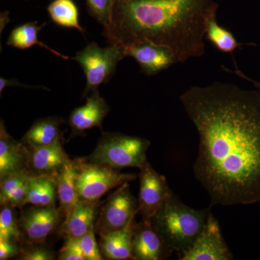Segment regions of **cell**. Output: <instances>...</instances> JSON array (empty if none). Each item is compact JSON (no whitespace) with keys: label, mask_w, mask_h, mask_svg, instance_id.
<instances>
[{"label":"cell","mask_w":260,"mask_h":260,"mask_svg":"<svg viewBox=\"0 0 260 260\" xmlns=\"http://www.w3.org/2000/svg\"><path fill=\"white\" fill-rule=\"evenodd\" d=\"M234 255L224 240L220 225L209 211L199 237L179 260H232Z\"/></svg>","instance_id":"obj_9"},{"label":"cell","mask_w":260,"mask_h":260,"mask_svg":"<svg viewBox=\"0 0 260 260\" xmlns=\"http://www.w3.org/2000/svg\"><path fill=\"white\" fill-rule=\"evenodd\" d=\"M139 213L142 220H150L172 194L167 179L159 174L148 161L140 169Z\"/></svg>","instance_id":"obj_10"},{"label":"cell","mask_w":260,"mask_h":260,"mask_svg":"<svg viewBox=\"0 0 260 260\" xmlns=\"http://www.w3.org/2000/svg\"><path fill=\"white\" fill-rule=\"evenodd\" d=\"M205 37L217 49L225 53H232L243 45L237 42L232 32L219 25L216 18L212 19L208 23Z\"/></svg>","instance_id":"obj_24"},{"label":"cell","mask_w":260,"mask_h":260,"mask_svg":"<svg viewBox=\"0 0 260 260\" xmlns=\"http://www.w3.org/2000/svg\"><path fill=\"white\" fill-rule=\"evenodd\" d=\"M64 215L56 206H34L24 208L18 218L23 244L45 243L47 238L58 230Z\"/></svg>","instance_id":"obj_8"},{"label":"cell","mask_w":260,"mask_h":260,"mask_svg":"<svg viewBox=\"0 0 260 260\" xmlns=\"http://www.w3.org/2000/svg\"><path fill=\"white\" fill-rule=\"evenodd\" d=\"M63 139L47 146H26L27 168L31 176H56L69 158L63 148Z\"/></svg>","instance_id":"obj_14"},{"label":"cell","mask_w":260,"mask_h":260,"mask_svg":"<svg viewBox=\"0 0 260 260\" xmlns=\"http://www.w3.org/2000/svg\"><path fill=\"white\" fill-rule=\"evenodd\" d=\"M47 11L52 21L58 25L85 32L80 25L79 12L73 0H54L48 6Z\"/></svg>","instance_id":"obj_23"},{"label":"cell","mask_w":260,"mask_h":260,"mask_svg":"<svg viewBox=\"0 0 260 260\" xmlns=\"http://www.w3.org/2000/svg\"><path fill=\"white\" fill-rule=\"evenodd\" d=\"M179 100L199 137L195 179L215 205L260 203V95L232 83L191 87Z\"/></svg>","instance_id":"obj_1"},{"label":"cell","mask_w":260,"mask_h":260,"mask_svg":"<svg viewBox=\"0 0 260 260\" xmlns=\"http://www.w3.org/2000/svg\"><path fill=\"white\" fill-rule=\"evenodd\" d=\"M99 237V245L104 259H133L132 225L123 230L109 233Z\"/></svg>","instance_id":"obj_19"},{"label":"cell","mask_w":260,"mask_h":260,"mask_svg":"<svg viewBox=\"0 0 260 260\" xmlns=\"http://www.w3.org/2000/svg\"><path fill=\"white\" fill-rule=\"evenodd\" d=\"M15 208L9 205H1L0 212V240L23 243L18 218Z\"/></svg>","instance_id":"obj_25"},{"label":"cell","mask_w":260,"mask_h":260,"mask_svg":"<svg viewBox=\"0 0 260 260\" xmlns=\"http://www.w3.org/2000/svg\"><path fill=\"white\" fill-rule=\"evenodd\" d=\"M77 164L75 159H68L56 175L59 209L64 218L80 202L76 186Z\"/></svg>","instance_id":"obj_18"},{"label":"cell","mask_w":260,"mask_h":260,"mask_svg":"<svg viewBox=\"0 0 260 260\" xmlns=\"http://www.w3.org/2000/svg\"><path fill=\"white\" fill-rule=\"evenodd\" d=\"M95 234V230L93 229L81 237H76L85 260L104 259L101 254L99 245L97 244Z\"/></svg>","instance_id":"obj_28"},{"label":"cell","mask_w":260,"mask_h":260,"mask_svg":"<svg viewBox=\"0 0 260 260\" xmlns=\"http://www.w3.org/2000/svg\"><path fill=\"white\" fill-rule=\"evenodd\" d=\"M5 20H9V13L8 12H4L1 13V32L3 30V28H4L7 23H5Z\"/></svg>","instance_id":"obj_33"},{"label":"cell","mask_w":260,"mask_h":260,"mask_svg":"<svg viewBox=\"0 0 260 260\" xmlns=\"http://www.w3.org/2000/svg\"><path fill=\"white\" fill-rule=\"evenodd\" d=\"M23 247V243L0 240V260L18 257Z\"/></svg>","instance_id":"obj_30"},{"label":"cell","mask_w":260,"mask_h":260,"mask_svg":"<svg viewBox=\"0 0 260 260\" xmlns=\"http://www.w3.org/2000/svg\"><path fill=\"white\" fill-rule=\"evenodd\" d=\"M23 87L25 88H42L46 89L49 90V89L44 88L43 86H30V85H25V84L20 83L17 79H5L4 78H0V93H3L4 89L8 88V87Z\"/></svg>","instance_id":"obj_31"},{"label":"cell","mask_w":260,"mask_h":260,"mask_svg":"<svg viewBox=\"0 0 260 260\" xmlns=\"http://www.w3.org/2000/svg\"><path fill=\"white\" fill-rule=\"evenodd\" d=\"M17 259L20 260H54L55 254L50 248L41 244H23L22 251Z\"/></svg>","instance_id":"obj_27"},{"label":"cell","mask_w":260,"mask_h":260,"mask_svg":"<svg viewBox=\"0 0 260 260\" xmlns=\"http://www.w3.org/2000/svg\"><path fill=\"white\" fill-rule=\"evenodd\" d=\"M102 203H89L80 200L64 218L58 232L66 237H80L94 229L98 210Z\"/></svg>","instance_id":"obj_16"},{"label":"cell","mask_w":260,"mask_h":260,"mask_svg":"<svg viewBox=\"0 0 260 260\" xmlns=\"http://www.w3.org/2000/svg\"><path fill=\"white\" fill-rule=\"evenodd\" d=\"M150 140L119 133H104L86 160L98 165L107 166L120 170L134 167L141 169L147 160Z\"/></svg>","instance_id":"obj_4"},{"label":"cell","mask_w":260,"mask_h":260,"mask_svg":"<svg viewBox=\"0 0 260 260\" xmlns=\"http://www.w3.org/2000/svg\"><path fill=\"white\" fill-rule=\"evenodd\" d=\"M109 112V107L105 99L101 96L99 90L86 96V104L75 108L68 119L71 128L70 138L84 136L85 131L93 127H99L102 131V123ZM103 132V131H102Z\"/></svg>","instance_id":"obj_13"},{"label":"cell","mask_w":260,"mask_h":260,"mask_svg":"<svg viewBox=\"0 0 260 260\" xmlns=\"http://www.w3.org/2000/svg\"><path fill=\"white\" fill-rule=\"evenodd\" d=\"M218 10L215 0H116L112 23L103 36L109 44L164 46L177 63H184L205 54L207 28Z\"/></svg>","instance_id":"obj_2"},{"label":"cell","mask_w":260,"mask_h":260,"mask_svg":"<svg viewBox=\"0 0 260 260\" xmlns=\"http://www.w3.org/2000/svg\"><path fill=\"white\" fill-rule=\"evenodd\" d=\"M126 56L134 58L142 72L155 75L177 62L174 53L164 46L150 42L134 43L122 46Z\"/></svg>","instance_id":"obj_12"},{"label":"cell","mask_w":260,"mask_h":260,"mask_svg":"<svg viewBox=\"0 0 260 260\" xmlns=\"http://www.w3.org/2000/svg\"><path fill=\"white\" fill-rule=\"evenodd\" d=\"M75 160L77 190L81 201L99 203L109 191L138 177V174L121 173L107 166L92 164L85 158H76Z\"/></svg>","instance_id":"obj_5"},{"label":"cell","mask_w":260,"mask_h":260,"mask_svg":"<svg viewBox=\"0 0 260 260\" xmlns=\"http://www.w3.org/2000/svg\"><path fill=\"white\" fill-rule=\"evenodd\" d=\"M64 239V246L59 250L57 259L85 260L78 239L76 237H66Z\"/></svg>","instance_id":"obj_29"},{"label":"cell","mask_w":260,"mask_h":260,"mask_svg":"<svg viewBox=\"0 0 260 260\" xmlns=\"http://www.w3.org/2000/svg\"><path fill=\"white\" fill-rule=\"evenodd\" d=\"M30 174L22 172L9 174L1 178L0 203L22 209L25 206Z\"/></svg>","instance_id":"obj_21"},{"label":"cell","mask_w":260,"mask_h":260,"mask_svg":"<svg viewBox=\"0 0 260 260\" xmlns=\"http://www.w3.org/2000/svg\"><path fill=\"white\" fill-rule=\"evenodd\" d=\"M138 213V200L132 194L129 183H125L103 202L94 223L95 234L101 236L125 229Z\"/></svg>","instance_id":"obj_7"},{"label":"cell","mask_w":260,"mask_h":260,"mask_svg":"<svg viewBox=\"0 0 260 260\" xmlns=\"http://www.w3.org/2000/svg\"><path fill=\"white\" fill-rule=\"evenodd\" d=\"M132 244L133 260H165L173 251L150 220H142L132 224Z\"/></svg>","instance_id":"obj_11"},{"label":"cell","mask_w":260,"mask_h":260,"mask_svg":"<svg viewBox=\"0 0 260 260\" xmlns=\"http://www.w3.org/2000/svg\"><path fill=\"white\" fill-rule=\"evenodd\" d=\"M64 119L58 116L41 118L34 121L22 138V143L28 147L47 146L63 139L60 126Z\"/></svg>","instance_id":"obj_17"},{"label":"cell","mask_w":260,"mask_h":260,"mask_svg":"<svg viewBox=\"0 0 260 260\" xmlns=\"http://www.w3.org/2000/svg\"><path fill=\"white\" fill-rule=\"evenodd\" d=\"M28 172L26 146L8 134L0 122V179L15 173Z\"/></svg>","instance_id":"obj_15"},{"label":"cell","mask_w":260,"mask_h":260,"mask_svg":"<svg viewBox=\"0 0 260 260\" xmlns=\"http://www.w3.org/2000/svg\"><path fill=\"white\" fill-rule=\"evenodd\" d=\"M116 0H86L89 14L104 28L110 26Z\"/></svg>","instance_id":"obj_26"},{"label":"cell","mask_w":260,"mask_h":260,"mask_svg":"<svg viewBox=\"0 0 260 260\" xmlns=\"http://www.w3.org/2000/svg\"><path fill=\"white\" fill-rule=\"evenodd\" d=\"M210 208H191L172 191L150 220L168 246L180 257L199 237Z\"/></svg>","instance_id":"obj_3"},{"label":"cell","mask_w":260,"mask_h":260,"mask_svg":"<svg viewBox=\"0 0 260 260\" xmlns=\"http://www.w3.org/2000/svg\"><path fill=\"white\" fill-rule=\"evenodd\" d=\"M234 64H235L236 67V70H234V71H232V70H228L226 69V68H224V67H223V69L225 70V71L230 72V73L237 75L239 77V78H243V79L248 80V81L251 82V83L254 84V86H255L256 88H257L258 90H259V93L260 95V83H258V82L254 81V80H251V78H249V77L246 76V75H244V73H243L241 71V70L237 68V64H236V62H234Z\"/></svg>","instance_id":"obj_32"},{"label":"cell","mask_w":260,"mask_h":260,"mask_svg":"<svg viewBox=\"0 0 260 260\" xmlns=\"http://www.w3.org/2000/svg\"><path fill=\"white\" fill-rule=\"evenodd\" d=\"M46 23L39 25L38 22H30L20 25L10 34L8 38L7 45L9 47L17 48L20 49H26L34 45H39L43 49L51 51L56 56L62 58L63 59H70L69 56L63 55L52 48L46 45L44 43L39 41V32L45 26Z\"/></svg>","instance_id":"obj_22"},{"label":"cell","mask_w":260,"mask_h":260,"mask_svg":"<svg viewBox=\"0 0 260 260\" xmlns=\"http://www.w3.org/2000/svg\"><path fill=\"white\" fill-rule=\"evenodd\" d=\"M124 57V47L119 44L100 47L96 43L92 42L77 52L73 59L82 67L86 77L83 96L97 90L102 84L107 83L115 73L118 63Z\"/></svg>","instance_id":"obj_6"},{"label":"cell","mask_w":260,"mask_h":260,"mask_svg":"<svg viewBox=\"0 0 260 260\" xmlns=\"http://www.w3.org/2000/svg\"><path fill=\"white\" fill-rule=\"evenodd\" d=\"M56 176H30L25 205L56 206Z\"/></svg>","instance_id":"obj_20"}]
</instances>
